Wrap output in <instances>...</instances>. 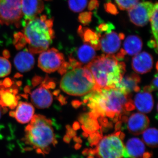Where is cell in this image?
I'll return each instance as SVG.
<instances>
[{
    "mask_svg": "<svg viewBox=\"0 0 158 158\" xmlns=\"http://www.w3.org/2000/svg\"><path fill=\"white\" fill-rule=\"evenodd\" d=\"M91 117L98 119L110 118L118 121L122 115L135 108L129 95L125 94L116 88L95 89L83 98Z\"/></svg>",
    "mask_w": 158,
    "mask_h": 158,
    "instance_id": "cell-1",
    "label": "cell"
},
{
    "mask_svg": "<svg viewBox=\"0 0 158 158\" xmlns=\"http://www.w3.org/2000/svg\"><path fill=\"white\" fill-rule=\"evenodd\" d=\"M85 67L90 71L97 87L100 89L115 88L126 70L124 62H119L113 54L95 57Z\"/></svg>",
    "mask_w": 158,
    "mask_h": 158,
    "instance_id": "cell-2",
    "label": "cell"
},
{
    "mask_svg": "<svg viewBox=\"0 0 158 158\" xmlns=\"http://www.w3.org/2000/svg\"><path fill=\"white\" fill-rule=\"evenodd\" d=\"M53 19L45 15L27 20L23 34L32 54L40 53L48 48L55 37Z\"/></svg>",
    "mask_w": 158,
    "mask_h": 158,
    "instance_id": "cell-3",
    "label": "cell"
},
{
    "mask_svg": "<svg viewBox=\"0 0 158 158\" xmlns=\"http://www.w3.org/2000/svg\"><path fill=\"white\" fill-rule=\"evenodd\" d=\"M60 87L64 92L73 96L86 95L98 89L90 71L87 67H74L63 75Z\"/></svg>",
    "mask_w": 158,
    "mask_h": 158,
    "instance_id": "cell-4",
    "label": "cell"
},
{
    "mask_svg": "<svg viewBox=\"0 0 158 158\" xmlns=\"http://www.w3.org/2000/svg\"><path fill=\"white\" fill-rule=\"evenodd\" d=\"M26 128L25 142L34 148L41 149L58 143L52 126V121L45 116L35 115Z\"/></svg>",
    "mask_w": 158,
    "mask_h": 158,
    "instance_id": "cell-5",
    "label": "cell"
},
{
    "mask_svg": "<svg viewBox=\"0 0 158 158\" xmlns=\"http://www.w3.org/2000/svg\"><path fill=\"white\" fill-rule=\"evenodd\" d=\"M115 134L102 138L97 145L98 158H122L125 147Z\"/></svg>",
    "mask_w": 158,
    "mask_h": 158,
    "instance_id": "cell-6",
    "label": "cell"
},
{
    "mask_svg": "<svg viewBox=\"0 0 158 158\" xmlns=\"http://www.w3.org/2000/svg\"><path fill=\"white\" fill-rule=\"evenodd\" d=\"M22 0H0V24L19 25L23 16Z\"/></svg>",
    "mask_w": 158,
    "mask_h": 158,
    "instance_id": "cell-7",
    "label": "cell"
},
{
    "mask_svg": "<svg viewBox=\"0 0 158 158\" xmlns=\"http://www.w3.org/2000/svg\"><path fill=\"white\" fill-rule=\"evenodd\" d=\"M158 3L151 2H138L131 9L128 10L130 20L138 27H144L147 24L151 18Z\"/></svg>",
    "mask_w": 158,
    "mask_h": 158,
    "instance_id": "cell-8",
    "label": "cell"
},
{
    "mask_svg": "<svg viewBox=\"0 0 158 158\" xmlns=\"http://www.w3.org/2000/svg\"><path fill=\"white\" fill-rule=\"evenodd\" d=\"M65 63L64 55L57 49L52 48L40 53L38 65L47 73H52L59 70Z\"/></svg>",
    "mask_w": 158,
    "mask_h": 158,
    "instance_id": "cell-9",
    "label": "cell"
},
{
    "mask_svg": "<svg viewBox=\"0 0 158 158\" xmlns=\"http://www.w3.org/2000/svg\"><path fill=\"white\" fill-rule=\"evenodd\" d=\"M149 122V118L143 113H134L128 119V130L134 135H138L147 129Z\"/></svg>",
    "mask_w": 158,
    "mask_h": 158,
    "instance_id": "cell-10",
    "label": "cell"
},
{
    "mask_svg": "<svg viewBox=\"0 0 158 158\" xmlns=\"http://www.w3.org/2000/svg\"><path fill=\"white\" fill-rule=\"evenodd\" d=\"M53 100L51 91L45 87H39L34 90L31 94L32 105L38 109L48 108L52 103Z\"/></svg>",
    "mask_w": 158,
    "mask_h": 158,
    "instance_id": "cell-11",
    "label": "cell"
},
{
    "mask_svg": "<svg viewBox=\"0 0 158 158\" xmlns=\"http://www.w3.org/2000/svg\"><path fill=\"white\" fill-rule=\"evenodd\" d=\"M153 59L152 56L147 52L139 53L133 57L132 61L133 69L137 73L144 74L152 69Z\"/></svg>",
    "mask_w": 158,
    "mask_h": 158,
    "instance_id": "cell-12",
    "label": "cell"
},
{
    "mask_svg": "<svg viewBox=\"0 0 158 158\" xmlns=\"http://www.w3.org/2000/svg\"><path fill=\"white\" fill-rule=\"evenodd\" d=\"M121 40L118 34L114 31L105 34L100 40L101 49L105 53L112 55L119 50Z\"/></svg>",
    "mask_w": 158,
    "mask_h": 158,
    "instance_id": "cell-13",
    "label": "cell"
},
{
    "mask_svg": "<svg viewBox=\"0 0 158 158\" xmlns=\"http://www.w3.org/2000/svg\"><path fill=\"white\" fill-rule=\"evenodd\" d=\"M22 11L26 20L37 17L44 9L42 0H22Z\"/></svg>",
    "mask_w": 158,
    "mask_h": 158,
    "instance_id": "cell-14",
    "label": "cell"
},
{
    "mask_svg": "<svg viewBox=\"0 0 158 158\" xmlns=\"http://www.w3.org/2000/svg\"><path fill=\"white\" fill-rule=\"evenodd\" d=\"M134 105L141 113H148L154 106V100L150 92L143 90L138 92L134 99Z\"/></svg>",
    "mask_w": 158,
    "mask_h": 158,
    "instance_id": "cell-15",
    "label": "cell"
},
{
    "mask_svg": "<svg viewBox=\"0 0 158 158\" xmlns=\"http://www.w3.org/2000/svg\"><path fill=\"white\" fill-rule=\"evenodd\" d=\"M141 79L138 75L132 73L123 77L120 81L116 85L115 88L120 90L123 93L130 95L132 92H138L140 90L138 86Z\"/></svg>",
    "mask_w": 158,
    "mask_h": 158,
    "instance_id": "cell-16",
    "label": "cell"
},
{
    "mask_svg": "<svg viewBox=\"0 0 158 158\" xmlns=\"http://www.w3.org/2000/svg\"><path fill=\"white\" fill-rule=\"evenodd\" d=\"M74 55L75 56L70 57V58L75 61L80 66H81L83 64L88 65L96 57V53L93 47L85 43L77 49Z\"/></svg>",
    "mask_w": 158,
    "mask_h": 158,
    "instance_id": "cell-17",
    "label": "cell"
},
{
    "mask_svg": "<svg viewBox=\"0 0 158 158\" xmlns=\"http://www.w3.org/2000/svg\"><path fill=\"white\" fill-rule=\"evenodd\" d=\"M15 67L20 72L24 73L31 70L35 64L34 56L29 51H22L14 58Z\"/></svg>",
    "mask_w": 158,
    "mask_h": 158,
    "instance_id": "cell-18",
    "label": "cell"
},
{
    "mask_svg": "<svg viewBox=\"0 0 158 158\" xmlns=\"http://www.w3.org/2000/svg\"><path fill=\"white\" fill-rule=\"evenodd\" d=\"M34 115V106L27 102L20 103L15 113V119L19 123L22 124L30 122Z\"/></svg>",
    "mask_w": 158,
    "mask_h": 158,
    "instance_id": "cell-19",
    "label": "cell"
},
{
    "mask_svg": "<svg viewBox=\"0 0 158 158\" xmlns=\"http://www.w3.org/2000/svg\"><path fill=\"white\" fill-rule=\"evenodd\" d=\"M77 32L85 43L90 44L95 50L100 49V40L101 34L88 28H83L81 26L79 27Z\"/></svg>",
    "mask_w": 158,
    "mask_h": 158,
    "instance_id": "cell-20",
    "label": "cell"
},
{
    "mask_svg": "<svg viewBox=\"0 0 158 158\" xmlns=\"http://www.w3.org/2000/svg\"><path fill=\"white\" fill-rule=\"evenodd\" d=\"M125 148L131 158H141L145 150L144 142L136 138L129 139L127 142Z\"/></svg>",
    "mask_w": 158,
    "mask_h": 158,
    "instance_id": "cell-21",
    "label": "cell"
},
{
    "mask_svg": "<svg viewBox=\"0 0 158 158\" xmlns=\"http://www.w3.org/2000/svg\"><path fill=\"white\" fill-rule=\"evenodd\" d=\"M143 46L141 38L136 35H130L127 37L123 43V50L126 54L135 56L140 53Z\"/></svg>",
    "mask_w": 158,
    "mask_h": 158,
    "instance_id": "cell-22",
    "label": "cell"
},
{
    "mask_svg": "<svg viewBox=\"0 0 158 158\" xmlns=\"http://www.w3.org/2000/svg\"><path fill=\"white\" fill-rule=\"evenodd\" d=\"M80 121L81 122L82 129L85 133L91 134L97 131L100 128L97 119L93 118L88 114H85L81 117Z\"/></svg>",
    "mask_w": 158,
    "mask_h": 158,
    "instance_id": "cell-23",
    "label": "cell"
},
{
    "mask_svg": "<svg viewBox=\"0 0 158 158\" xmlns=\"http://www.w3.org/2000/svg\"><path fill=\"white\" fill-rule=\"evenodd\" d=\"M142 139L144 143L152 148L158 147V130L155 128H149L143 132Z\"/></svg>",
    "mask_w": 158,
    "mask_h": 158,
    "instance_id": "cell-24",
    "label": "cell"
},
{
    "mask_svg": "<svg viewBox=\"0 0 158 158\" xmlns=\"http://www.w3.org/2000/svg\"><path fill=\"white\" fill-rule=\"evenodd\" d=\"M88 2V0H68V5L71 11L79 12L85 9Z\"/></svg>",
    "mask_w": 158,
    "mask_h": 158,
    "instance_id": "cell-25",
    "label": "cell"
},
{
    "mask_svg": "<svg viewBox=\"0 0 158 158\" xmlns=\"http://www.w3.org/2000/svg\"><path fill=\"white\" fill-rule=\"evenodd\" d=\"M11 63L5 57H0V77L9 75L11 72Z\"/></svg>",
    "mask_w": 158,
    "mask_h": 158,
    "instance_id": "cell-26",
    "label": "cell"
},
{
    "mask_svg": "<svg viewBox=\"0 0 158 158\" xmlns=\"http://www.w3.org/2000/svg\"><path fill=\"white\" fill-rule=\"evenodd\" d=\"M120 10H129L139 2L140 0H114Z\"/></svg>",
    "mask_w": 158,
    "mask_h": 158,
    "instance_id": "cell-27",
    "label": "cell"
},
{
    "mask_svg": "<svg viewBox=\"0 0 158 158\" xmlns=\"http://www.w3.org/2000/svg\"><path fill=\"white\" fill-rule=\"evenodd\" d=\"M150 21L154 38L158 42V7L156 8Z\"/></svg>",
    "mask_w": 158,
    "mask_h": 158,
    "instance_id": "cell-28",
    "label": "cell"
},
{
    "mask_svg": "<svg viewBox=\"0 0 158 158\" xmlns=\"http://www.w3.org/2000/svg\"><path fill=\"white\" fill-rule=\"evenodd\" d=\"M115 28V27L110 23H102L101 24L97 27L96 31L97 33H99L102 35V33H110L111 31H113V29Z\"/></svg>",
    "mask_w": 158,
    "mask_h": 158,
    "instance_id": "cell-29",
    "label": "cell"
},
{
    "mask_svg": "<svg viewBox=\"0 0 158 158\" xmlns=\"http://www.w3.org/2000/svg\"><path fill=\"white\" fill-rule=\"evenodd\" d=\"M92 13L90 11H85L81 13L78 16L79 22L84 25H87L91 22Z\"/></svg>",
    "mask_w": 158,
    "mask_h": 158,
    "instance_id": "cell-30",
    "label": "cell"
},
{
    "mask_svg": "<svg viewBox=\"0 0 158 158\" xmlns=\"http://www.w3.org/2000/svg\"><path fill=\"white\" fill-rule=\"evenodd\" d=\"M102 138V134L98 131L90 134V135L88 139V142L90 146L91 147L97 146Z\"/></svg>",
    "mask_w": 158,
    "mask_h": 158,
    "instance_id": "cell-31",
    "label": "cell"
},
{
    "mask_svg": "<svg viewBox=\"0 0 158 158\" xmlns=\"http://www.w3.org/2000/svg\"><path fill=\"white\" fill-rule=\"evenodd\" d=\"M14 38L15 39V44L18 47H22L27 44L25 37L23 34L22 33H18L16 35H15Z\"/></svg>",
    "mask_w": 158,
    "mask_h": 158,
    "instance_id": "cell-32",
    "label": "cell"
},
{
    "mask_svg": "<svg viewBox=\"0 0 158 158\" xmlns=\"http://www.w3.org/2000/svg\"><path fill=\"white\" fill-rule=\"evenodd\" d=\"M104 8L106 11L110 14L116 15L118 14V12L116 6L113 3H106L104 5Z\"/></svg>",
    "mask_w": 158,
    "mask_h": 158,
    "instance_id": "cell-33",
    "label": "cell"
},
{
    "mask_svg": "<svg viewBox=\"0 0 158 158\" xmlns=\"http://www.w3.org/2000/svg\"><path fill=\"white\" fill-rule=\"evenodd\" d=\"M99 6V3L98 0H91L88 5V9L89 11H92L97 9Z\"/></svg>",
    "mask_w": 158,
    "mask_h": 158,
    "instance_id": "cell-34",
    "label": "cell"
},
{
    "mask_svg": "<svg viewBox=\"0 0 158 158\" xmlns=\"http://www.w3.org/2000/svg\"><path fill=\"white\" fill-rule=\"evenodd\" d=\"M158 74L156 73L154 79L152 81L151 84L150 85V88L153 90H157L158 89Z\"/></svg>",
    "mask_w": 158,
    "mask_h": 158,
    "instance_id": "cell-35",
    "label": "cell"
},
{
    "mask_svg": "<svg viewBox=\"0 0 158 158\" xmlns=\"http://www.w3.org/2000/svg\"><path fill=\"white\" fill-rule=\"evenodd\" d=\"M148 45L151 48H156V50L157 52L158 49V42L156 41L155 40H151L148 43Z\"/></svg>",
    "mask_w": 158,
    "mask_h": 158,
    "instance_id": "cell-36",
    "label": "cell"
},
{
    "mask_svg": "<svg viewBox=\"0 0 158 158\" xmlns=\"http://www.w3.org/2000/svg\"><path fill=\"white\" fill-rule=\"evenodd\" d=\"M98 153V149L97 147L95 148H90L89 149V155H91L92 156H95Z\"/></svg>",
    "mask_w": 158,
    "mask_h": 158,
    "instance_id": "cell-37",
    "label": "cell"
},
{
    "mask_svg": "<svg viewBox=\"0 0 158 158\" xmlns=\"http://www.w3.org/2000/svg\"><path fill=\"white\" fill-rule=\"evenodd\" d=\"M152 156V153L148 152H144L142 156V158H151Z\"/></svg>",
    "mask_w": 158,
    "mask_h": 158,
    "instance_id": "cell-38",
    "label": "cell"
},
{
    "mask_svg": "<svg viewBox=\"0 0 158 158\" xmlns=\"http://www.w3.org/2000/svg\"><path fill=\"white\" fill-rule=\"evenodd\" d=\"M82 155L85 156L89 155V149L88 148H85L82 151Z\"/></svg>",
    "mask_w": 158,
    "mask_h": 158,
    "instance_id": "cell-39",
    "label": "cell"
},
{
    "mask_svg": "<svg viewBox=\"0 0 158 158\" xmlns=\"http://www.w3.org/2000/svg\"><path fill=\"white\" fill-rule=\"evenodd\" d=\"M63 140H64V141H65V142H66V143H69L70 141V138L69 136H65V137H64Z\"/></svg>",
    "mask_w": 158,
    "mask_h": 158,
    "instance_id": "cell-40",
    "label": "cell"
},
{
    "mask_svg": "<svg viewBox=\"0 0 158 158\" xmlns=\"http://www.w3.org/2000/svg\"><path fill=\"white\" fill-rule=\"evenodd\" d=\"M74 141L77 142V143H81L82 142V141L81 139L80 138H78V137H74L73 138Z\"/></svg>",
    "mask_w": 158,
    "mask_h": 158,
    "instance_id": "cell-41",
    "label": "cell"
},
{
    "mask_svg": "<svg viewBox=\"0 0 158 158\" xmlns=\"http://www.w3.org/2000/svg\"><path fill=\"white\" fill-rule=\"evenodd\" d=\"M36 152L38 154H41L43 156H44V153L43 152L41 148H37L36 149Z\"/></svg>",
    "mask_w": 158,
    "mask_h": 158,
    "instance_id": "cell-42",
    "label": "cell"
},
{
    "mask_svg": "<svg viewBox=\"0 0 158 158\" xmlns=\"http://www.w3.org/2000/svg\"><path fill=\"white\" fill-rule=\"evenodd\" d=\"M81 147V144H79V143H77V144H76L74 146V148L76 150H78L80 149Z\"/></svg>",
    "mask_w": 158,
    "mask_h": 158,
    "instance_id": "cell-43",
    "label": "cell"
},
{
    "mask_svg": "<svg viewBox=\"0 0 158 158\" xmlns=\"http://www.w3.org/2000/svg\"><path fill=\"white\" fill-rule=\"evenodd\" d=\"M118 36H119V38L121 40H123L125 38V35L123 33H120L119 34H118Z\"/></svg>",
    "mask_w": 158,
    "mask_h": 158,
    "instance_id": "cell-44",
    "label": "cell"
},
{
    "mask_svg": "<svg viewBox=\"0 0 158 158\" xmlns=\"http://www.w3.org/2000/svg\"><path fill=\"white\" fill-rule=\"evenodd\" d=\"M25 150L26 151H31L32 150V148H25Z\"/></svg>",
    "mask_w": 158,
    "mask_h": 158,
    "instance_id": "cell-45",
    "label": "cell"
},
{
    "mask_svg": "<svg viewBox=\"0 0 158 158\" xmlns=\"http://www.w3.org/2000/svg\"><path fill=\"white\" fill-rule=\"evenodd\" d=\"M94 158V156L91 155H89L88 156V158Z\"/></svg>",
    "mask_w": 158,
    "mask_h": 158,
    "instance_id": "cell-46",
    "label": "cell"
},
{
    "mask_svg": "<svg viewBox=\"0 0 158 158\" xmlns=\"http://www.w3.org/2000/svg\"><path fill=\"white\" fill-rule=\"evenodd\" d=\"M2 110H1V108H0V118H1V116H2Z\"/></svg>",
    "mask_w": 158,
    "mask_h": 158,
    "instance_id": "cell-47",
    "label": "cell"
}]
</instances>
